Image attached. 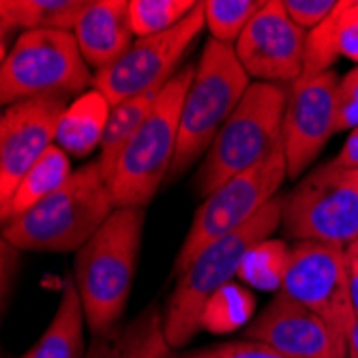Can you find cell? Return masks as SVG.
Instances as JSON below:
<instances>
[{"label":"cell","mask_w":358,"mask_h":358,"mask_svg":"<svg viewBox=\"0 0 358 358\" xmlns=\"http://www.w3.org/2000/svg\"><path fill=\"white\" fill-rule=\"evenodd\" d=\"M339 80L331 69L315 78H301L289 86L281 124L287 178H301L337 134Z\"/></svg>","instance_id":"7c38bea8"},{"label":"cell","mask_w":358,"mask_h":358,"mask_svg":"<svg viewBox=\"0 0 358 358\" xmlns=\"http://www.w3.org/2000/svg\"><path fill=\"white\" fill-rule=\"evenodd\" d=\"M146 208H116L76 253L73 281L92 335L120 322L138 273Z\"/></svg>","instance_id":"6da1fadb"},{"label":"cell","mask_w":358,"mask_h":358,"mask_svg":"<svg viewBox=\"0 0 358 358\" xmlns=\"http://www.w3.org/2000/svg\"><path fill=\"white\" fill-rule=\"evenodd\" d=\"M88 0H3V48L11 32L26 30H69L73 32L80 13Z\"/></svg>","instance_id":"7402d4cb"},{"label":"cell","mask_w":358,"mask_h":358,"mask_svg":"<svg viewBox=\"0 0 358 358\" xmlns=\"http://www.w3.org/2000/svg\"><path fill=\"white\" fill-rule=\"evenodd\" d=\"M195 0H129L134 35L152 37L178 26L193 9Z\"/></svg>","instance_id":"d4e9b609"},{"label":"cell","mask_w":358,"mask_h":358,"mask_svg":"<svg viewBox=\"0 0 358 358\" xmlns=\"http://www.w3.org/2000/svg\"><path fill=\"white\" fill-rule=\"evenodd\" d=\"M283 195L275 198L238 230L213 241L178 275L164 309L166 337L172 348H185L202 329L204 309L219 289L230 285L243 266L245 255L281 230Z\"/></svg>","instance_id":"7a4b0ae2"},{"label":"cell","mask_w":358,"mask_h":358,"mask_svg":"<svg viewBox=\"0 0 358 358\" xmlns=\"http://www.w3.org/2000/svg\"><path fill=\"white\" fill-rule=\"evenodd\" d=\"M339 56L358 64V0H339L337 9L307 32L303 78L331 71Z\"/></svg>","instance_id":"ac0fdd59"},{"label":"cell","mask_w":358,"mask_h":358,"mask_svg":"<svg viewBox=\"0 0 358 358\" xmlns=\"http://www.w3.org/2000/svg\"><path fill=\"white\" fill-rule=\"evenodd\" d=\"M279 292L320 315L348 348V335L356 322V313L345 247L311 241L292 243Z\"/></svg>","instance_id":"8fae6325"},{"label":"cell","mask_w":358,"mask_h":358,"mask_svg":"<svg viewBox=\"0 0 358 358\" xmlns=\"http://www.w3.org/2000/svg\"><path fill=\"white\" fill-rule=\"evenodd\" d=\"M73 35L88 67L99 73L134 45V28L127 0H88Z\"/></svg>","instance_id":"2e32d148"},{"label":"cell","mask_w":358,"mask_h":358,"mask_svg":"<svg viewBox=\"0 0 358 358\" xmlns=\"http://www.w3.org/2000/svg\"><path fill=\"white\" fill-rule=\"evenodd\" d=\"M339 5V0H283L287 15L305 32H311L327 20Z\"/></svg>","instance_id":"f546056e"},{"label":"cell","mask_w":358,"mask_h":358,"mask_svg":"<svg viewBox=\"0 0 358 358\" xmlns=\"http://www.w3.org/2000/svg\"><path fill=\"white\" fill-rule=\"evenodd\" d=\"M193 73L195 64H187L166 84L142 127L122 148L110 178L116 208H148L170 176L178 148L182 103Z\"/></svg>","instance_id":"277c9868"},{"label":"cell","mask_w":358,"mask_h":358,"mask_svg":"<svg viewBox=\"0 0 358 358\" xmlns=\"http://www.w3.org/2000/svg\"><path fill=\"white\" fill-rule=\"evenodd\" d=\"M243 335L289 358H348V348L329 324L281 292L247 324Z\"/></svg>","instance_id":"9a60e30c"},{"label":"cell","mask_w":358,"mask_h":358,"mask_svg":"<svg viewBox=\"0 0 358 358\" xmlns=\"http://www.w3.org/2000/svg\"><path fill=\"white\" fill-rule=\"evenodd\" d=\"M307 32L292 22L281 0H268L234 43L253 82L292 86L303 78Z\"/></svg>","instance_id":"5bb4252c"},{"label":"cell","mask_w":358,"mask_h":358,"mask_svg":"<svg viewBox=\"0 0 358 358\" xmlns=\"http://www.w3.org/2000/svg\"><path fill=\"white\" fill-rule=\"evenodd\" d=\"M348 251V264H350V289H352V305L358 320V243L345 247Z\"/></svg>","instance_id":"1f68e13d"},{"label":"cell","mask_w":358,"mask_h":358,"mask_svg":"<svg viewBox=\"0 0 358 358\" xmlns=\"http://www.w3.org/2000/svg\"><path fill=\"white\" fill-rule=\"evenodd\" d=\"M71 157L64 152L58 144H54L35 166L28 170V174L22 178L17 189L13 191L11 200L0 206V219L3 223H9L22 215H26L30 208L41 204L52 193H56L64 182L71 178Z\"/></svg>","instance_id":"44dd1931"},{"label":"cell","mask_w":358,"mask_h":358,"mask_svg":"<svg viewBox=\"0 0 358 358\" xmlns=\"http://www.w3.org/2000/svg\"><path fill=\"white\" fill-rule=\"evenodd\" d=\"M287 94L289 86L285 84L251 82L195 172V193L208 198L223 182L257 166L281 144Z\"/></svg>","instance_id":"5b68a950"},{"label":"cell","mask_w":358,"mask_h":358,"mask_svg":"<svg viewBox=\"0 0 358 358\" xmlns=\"http://www.w3.org/2000/svg\"><path fill=\"white\" fill-rule=\"evenodd\" d=\"M253 313V296L238 283H230L210 299L204 309L202 329L210 333H230L249 320Z\"/></svg>","instance_id":"4316f807"},{"label":"cell","mask_w":358,"mask_h":358,"mask_svg":"<svg viewBox=\"0 0 358 358\" xmlns=\"http://www.w3.org/2000/svg\"><path fill=\"white\" fill-rule=\"evenodd\" d=\"M69 30H26L15 37L0 67V99L5 108L37 96H69L92 88L94 73Z\"/></svg>","instance_id":"52a82bcc"},{"label":"cell","mask_w":358,"mask_h":358,"mask_svg":"<svg viewBox=\"0 0 358 358\" xmlns=\"http://www.w3.org/2000/svg\"><path fill=\"white\" fill-rule=\"evenodd\" d=\"M112 106L96 90H88L71 101L62 114L56 144L69 157H86L96 146H101Z\"/></svg>","instance_id":"ffe728a7"},{"label":"cell","mask_w":358,"mask_h":358,"mask_svg":"<svg viewBox=\"0 0 358 358\" xmlns=\"http://www.w3.org/2000/svg\"><path fill=\"white\" fill-rule=\"evenodd\" d=\"M251 78L245 73L232 43L208 39L202 58L187 90L178 148L170 170V180L182 176L195 161L208 152L217 134L243 101Z\"/></svg>","instance_id":"8992f818"},{"label":"cell","mask_w":358,"mask_h":358,"mask_svg":"<svg viewBox=\"0 0 358 358\" xmlns=\"http://www.w3.org/2000/svg\"><path fill=\"white\" fill-rule=\"evenodd\" d=\"M348 358H358V320L354 322L348 335Z\"/></svg>","instance_id":"d6a6232c"},{"label":"cell","mask_w":358,"mask_h":358,"mask_svg":"<svg viewBox=\"0 0 358 358\" xmlns=\"http://www.w3.org/2000/svg\"><path fill=\"white\" fill-rule=\"evenodd\" d=\"M283 241L358 243V170L329 161L313 168L283 195Z\"/></svg>","instance_id":"ba28073f"},{"label":"cell","mask_w":358,"mask_h":358,"mask_svg":"<svg viewBox=\"0 0 358 358\" xmlns=\"http://www.w3.org/2000/svg\"><path fill=\"white\" fill-rule=\"evenodd\" d=\"M71 106L69 96H37L7 106L0 116V206L28 170L56 144L62 114Z\"/></svg>","instance_id":"4fadbf2b"},{"label":"cell","mask_w":358,"mask_h":358,"mask_svg":"<svg viewBox=\"0 0 358 358\" xmlns=\"http://www.w3.org/2000/svg\"><path fill=\"white\" fill-rule=\"evenodd\" d=\"M161 92V90H159ZM159 92H148V94H140L134 96V99H127L122 103H118L116 108H112L110 118H108V127L106 134L99 146V168L103 172V176L112 178L116 161L122 152V148L127 146V142L134 138V134L142 127V122L146 120V116L150 114Z\"/></svg>","instance_id":"603a6c76"},{"label":"cell","mask_w":358,"mask_h":358,"mask_svg":"<svg viewBox=\"0 0 358 358\" xmlns=\"http://www.w3.org/2000/svg\"><path fill=\"white\" fill-rule=\"evenodd\" d=\"M204 28V5L198 3L178 26L161 35L136 39L112 67L94 73L92 90L101 92L112 108L134 96L164 90L166 84L180 71V60Z\"/></svg>","instance_id":"30bf717a"},{"label":"cell","mask_w":358,"mask_h":358,"mask_svg":"<svg viewBox=\"0 0 358 358\" xmlns=\"http://www.w3.org/2000/svg\"><path fill=\"white\" fill-rule=\"evenodd\" d=\"M337 164L343 166V168H350V170H358V127L354 131H350L341 152L337 155Z\"/></svg>","instance_id":"4dcf8cb0"},{"label":"cell","mask_w":358,"mask_h":358,"mask_svg":"<svg viewBox=\"0 0 358 358\" xmlns=\"http://www.w3.org/2000/svg\"><path fill=\"white\" fill-rule=\"evenodd\" d=\"M287 178L283 146L279 144L266 159L247 172L223 182L198 206L189 232L174 259L172 275L178 277L213 241L238 230L262 210Z\"/></svg>","instance_id":"9c48e42d"},{"label":"cell","mask_w":358,"mask_h":358,"mask_svg":"<svg viewBox=\"0 0 358 358\" xmlns=\"http://www.w3.org/2000/svg\"><path fill=\"white\" fill-rule=\"evenodd\" d=\"M358 127V64L337 86V131H354Z\"/></svg>","instance_id":"f1b7e54d"},{"label":"cell","mask_w":358,"mask_h":358,"mask_svg":"<svg viewBox=\"0 0 358 358\" xmlns=\"http://www.w3.org/2000/svg\"><path fill=\"white\" fill-rule=\"evenodd\" d=\"M159 303L144 307L134 320L118 322L106 333L92 335L84 358H172Z\"/></svg>","instance_id":"e0dca14e"},{"label":"cell","mask_w":358,"mask_h":358,"mask_svg":"<svg viewBox=\"0 0 358 358\" xmlns=\"http://www.w3.org/2000/svg\"><path fill=\"white\" fill-rule=\"evenodd\" d=\"M289 259V245L283 238H266L257 243L243 259L238 279L257 289H277L283 283Z\"/></svg>","instance_id":"cb8c5ba5"},{"label":"cell","mask_w":358,"mask_h":358,"mask_svg":"<svg viewBox=\"0 0 358 358\" xmlns=\"http://www.w3.org/2000/svg\"><path fill=\"white\" fill-rule=\"evenodd\" d=\"M187 358H289L264 343L241 339V341H225L217 345H208L204 350L191 352Z\"/></svg>","instance_id":"83f0119b"},{"label":"cell","mask_w":358,"mask_h":358,"mask_svg":"<svg viewBox=\"0 0 358 358\" xmlns=\"http://www.w3.org/2000/svg\"><path fill=\"white\" fill-rule=\"evenodd\" d=\"M210 39L236 43L247 24L264 7L262 0H202Z\"/></svg>","instance_id":"484cf974"},{"label":"cell","mask_w":358,"mask_h":358,"mask_svg":"<svg viewBox=\"0 0 358 358\" xmlns=\"http://www.w3.org/2000/svg\"><path fill=\"white\" fill-rule=\"evenodd\" d=\"M84 327L88 324L80 292L73 277H67L48 329L22 358H84Z\"/></svg>","instance_id":"d6986e66"},{"label":"cell","mask_w":358,"mask_h":358,"mask_svg":"<svg viewBox=\"0 0 358 358\" xmlns=\"http://www.w3.org/2000/svg\"><path fill=\"white\" fill-rule=\"evenodd\" d=\"M116 210L99 161L84 164L56 193L5 223L7 245L26 251H80Z\"/></svg>","instance_id":"3957f363"}]
</instances>
